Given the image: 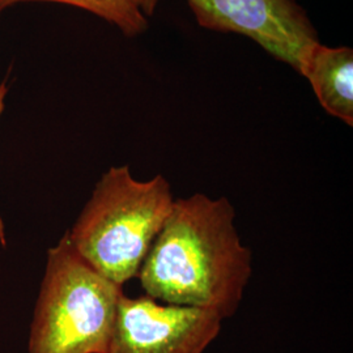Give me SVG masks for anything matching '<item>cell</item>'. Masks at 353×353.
I'll return each instance as SVG.
<instances>
[{
	"mask_svg": "<svg viewBox=\"0 0 353 353\" xmlns=\"http://www.w3.org/2000/svg\"><path fill=\"white\" fill-rule=\"evenodd\" d=\"M1 11H3V10H1V8H0V13H1Z\"/></svg>",
	"mask_w": 353,
	"mask_h": 353,
	"instance_id": "obj_10",
	"label": "cell"
},
{
	"mask_svg": "<svg viewBox=\"0 0 353 353\" xmlns=\"http://www.w3.org/2000/svg\"><path fill=\"white\" fill-rule=\"evenodd\" d=\"M305 76L328 114L353 125V51L318 43L303 63Z\"/></svg>",
	"mask_w": 353,
	"mask_h": 353,
	"instance_id": "obj_6",
	"label": "cell"
},
{
	"mask_svg": "<svg viewBox=\"0 0 353 353\" xmlns=\"http://www.w3.org/2000/svg\"><path fill=\"white\" fill-rule=\"evenodd\" d=\"M201 26L245 34L299 74L319 43L296 0H188Z\"/></svg>",
	"mask_w": 353,
	"mask_h": 353,
	"instance_id": "obj_4",
	"label": "cell"
},
{
	"mask_svg": "<svg viewBox=\"0 0 353 353\" xmlns=\"http://www.w3.org/2000/svg\"><path fill=\"white\" fill-rule=\"evenodd\" d=\"M173 203L164 176L139 181L128 166H114L97 182L68 239L90 267L123 287L138 278Z\"/></svg>",
	"mask_w": 353,
	"mask_h": 353,
	"instance_id": "obj_2",
	"label": "cell"
},
{
	"mask_svg": "<svg viewBox=\"0 0 353 353\" xmlns=\"http://www.w3.org/2000/svg\"><path fill=\"white\" fill-rule=\"evenodd\" d=\"M227 198L204 194L174 199L138 278L160 303L234 316L252 274V252L241 242Z\"/></svg>",
	"mask_w": 353,
	"mask_h": 353,
	"instance_id": "obj_1",
	"label": "cell"
},
{
	"mask_svg": "<svg viewBox=\"0 0 353 353\" xmlns=\"http://www.w3.org/2000/svg\"><path fill=\"white\" fill-rule=\"evenodd\" d=\"M224 319L216 312L123 293L109 353H204Z\"/></svg>",
	"mask_w": 353,
	"mask_h": 353,
	"instance_id": "obj_5",
	"label": "cell"
},
{
	"mask_svg": "<svg viewBox=\"0 0 353 353\" xmlns=\"http://www.w3.org/2000/svg\"><path fill=\"white\" fill-rule=\"evenodd\" d=\"M26 1H51L74 6L100 16L103 20L118 26L130 37L143 33L148 26L145 16L131 0H0V8L6 10L10 6Z\"/></svg>",
	"mask_w": 353,
	"mask_h": 353,
	"instance_id": "obj_7",
	"label": "cell"
},
{
	"mask_svg": "<svg viewBox=\"0 0 353 353\" xmlns=\"http://www.w3.org/2000/svg\"><path fill=\"white\" fill-rule=\"evenodd\" d=\"M6 94H7V85H6V83H1L0 84V115L3 113V109H4ZM0 242H1L3 246H6V234H4V227H3L1 217H0Z\"/></svg>",
	"mask_w": 353,
	"mask_h": 353,
	"instance_id": "obj_9",
	"label": "cell"
},
{
	"mask_svg": "<svg viewBox=\"0 0 353 353\" xmlns=\"http://www.w3.org/2000/svg\"><path fill=\"white\" fill-rule=\"evenodd\" d=\"M122 285L77 254L68 233L49 250L29 353H109Z\"/></svg>",
	"mask_w": 353,
	"mask_h": 353,
	"instance_id": "obj_3",
	"label": "cell"
},
{
	"mask_svg": "<svg viewBox=\"0 0 353 353\" xmlns=\"http://www.w3.org/2000/svg\"><path fill=\"white\" fill-rule=\"evenodd\" d=\"M144 16H152L159 0H131Z\"/></svg>",
	"mask_w": 353,
	"mask_h": 353,
	"instance_id": "obj_8",
	"label": "cell"
}]
</instances>
